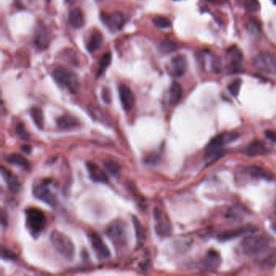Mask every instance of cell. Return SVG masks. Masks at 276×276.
Segmentation results:
<instances>
[{
  "label": "cell",
  "mask_w": 276,
  "mask_h": 276,
  "mask_svg": "<svg viewBox=\"0 0 276 276\" xmlns=\"http://www.w3.org/2000/svg\"><path fill=\"white\" fill-rule=\"evenodd\" d=\"M238 135L235 133L222 134L213 138L207 145L205 152V158L208 163H213L224 154L223 146L237 139Z\"/></svg>",
  "instance_id": "6da1fadb"
},
{
  "label": "cell",
  "mask_w": 276,
  "mask_h": 276,
  "mask_svg": "<svg viewBox=\"0 0 276 276\" xmlns=\"http://www.w3.org/2000/svg\"><path fill=\"white\" fill-rule=\"evenodd\" d=\"M270 241L262 235H250L245 237L241 244L245 255L253 257L266 250L269 247Z\"/></svg>",
  "instance_id": "7a4b0ae2"
},
{
  "label": "cell",
  "mask_w": 276,
  "mask_h": 276,
  "mask_svg": "<svg viewBox=\"0 0 276 276\" xmlns=\"http://www.w3.org/2000/svg\"><path fill=\"white\" fill-rule=\"evenodd\" d=\"M54 248L66 260L71 261L75 256V246L72 240L59 231L55 230L51 234Z\"/></svg>",
  "instance_id": "3957f363"
},
{
  "label": "cell",
  "mask_w": 276,
  "mask_h": 276,
  "mask_svg": "<svg viewBox=\"0 0 276 276\" xmlns=\"http://www.w3.org/2000/svg\"><path fill=\"white\" fill-rule=\"evenodd\" d=\"M54 78L60 85L67 88L71 93L76 94L80 88V82L76 74L66 67H58L54 70Z\"/></svg>",
  "instance_id": "277c9868"
},
{
  "label": "cell",
  "mask_w": 276,
  "mask_h": 276,
  "mask_svg": "<svg viewBox=\"0 0 276 276\" xmlns=\"http://www.w3.org/2000/svg\"><path fill=\"white\" fill-rule=\"evenodd\" d=\"M46 216L41 210L29 208L26 211V226L32 237H39L46 228Z\"/></svg>",
  "instance_id": "5b68a950"
},
{
  "label": "cell",
  "mask_w": 276,
  "mask_h": 276,
  "mask_svg": "<svg viewBox=\"0 0 276 276\" xmlns=\"http://www.w3.org/2000/svg\"><path fill=\"white\" fill-rule=\"evenodd\" d=\"M106 233L117 247H122L127 243V226L123 222L116 221L109 225Z\"/></svg>",
  "instance_id": "8992f818"
},
{
  "label": "cell",
  "mask_w": 276,
  "mask_h": 276,
  "mask_svg": "<svg viewBox=\"0 0 276 276\" xmlns=\"http://www.w3.org/2000/svg\"><path fill=\"white\" fill-rule=\"evenodd\" d=\"M51 181L45 180L39 182L33 187V194L36 198L40 200L43 201L44 203H47L51 207H55L57 204V199L55 194L51 192L49 188V183Z\"/></svg>",
  "instance_id": "52a82bcc"
},
{
  "label": "cell",
  "mask_w": 276,
  "mask_h": 276,
  "mask_svg": "<svg viewBox=\"0 0 276 276\" xmlns=\"http://www.w3.org/2000/svg\"><path fill=\"white\" fill-rule=\"evenodd\" d=\"M253 66L262 72H276V58L270 54H259L253 58Z\"/></svg>",
  "instance_id": "ba28073f"
},
{
  "label": "cell",
  "mask_w": 276,
  "mask_h": 276,
  "mask_svg": "<svg viewBox=\"0 0 276 276\" xmlns=\"http://www.w3.org/2000/svg\"><path fill=\"white\" fill-rule=\"evenodd\" d=\"M90 240L92 242V248H94L95 252L97 255L102 259H107L110 257V252L106 243L103 242L102 237L97 233H92Z\"/></svg>",
  "instance_id": "9c48e42d"
},
{
  "label": "cell",
  "mask_w": 276,
  "mask_h": 276,
  "mask_svg": "<svg viewBox=\"0 0 276 276\" xmlns=\"http://www.w3.org/2000/svg\"><path fill=\"white\" fill-rule=\"evenodd\" d=\"M120 100L125 110H131L135 104V96L128 86L126 84H120L118 87Z\"/></svg>",
  "instance_id": "30bf717a"
},
{
  "label": "cell",
  "mask_w": 276,
  "mask_h": 276,
  "mask_svg": "<svg viewBox=\"0 0 276 276\" xmlns=\"http://www.w3.org/2000/svg\"><path fill=\"white\" fill-rule=\"evenodd\" d=\"M102 21L110 29L118 31L124 26V17L121 13L102 15Z\"/></svg>",
  "instance_id": "8fae6325"
},
{
  "label": "cell",
  "mask_w": 276,
  "mask_h": 276,
  "mask_svg": "<svg viewBox=\"0 0 276 276\" xmlns=\"http://www.w3.org/2000/svg\"><path fill=\"white\" fill-rule=\"evenodd\" d=\"M87 168L90 177L93 182H98V183H106L108 182L107 174L96 164L88 162L87 163Z\"/></svg>",
  "instance_id": "7c38bea8"
},
{
  "label": "cell",
  "mask_w": 276,
  "mask_h": 276,
  "mask_svg": "<svg viewBox=\"0 0 276 276\" xmlns=\"http://www.w3.org/2000/svg\"><path fill=\"white\" fill-rule=\"evenodd\" d=\"M221 257L216 251H209L201 262L203 269L207 271L217 270L221 265Z\"/></svg>",
  "instance_id": "4fadbf2b"
},
{
  "label": "cell",
  "mask_w": 276,
  "mask_h": 276,
  "mask_svg": "<svg viewBox=\"0 0 276 276\" xmlns=\"http://www.w3.org/2000/svg\"><path fill=\"white\" fill-rule=\"evenodd\" d=\"M254 230H255V228L253 227L246 226V227L236 228L233 230L226 231L224 233L219 235L218 238L221 241H228V240L233 239V238L247 234L248 233H253Z\"/></svg>",
  "instance_id": "5bb4252c"
},
{
  "label": "cell",
  "mask_w": 276,
  "mask_h": 276,
  "mask_svg": "<svg viewBox=\"0 0 276 276\" xmlns=\"http://www.w3.org/2000/svg\"><path fill=\"white\" fill-rule=\"evenodd\" d=\"M187 62L184 56L177 55L172 60V72L173 76L181 77L187 72Z\"/></svg>",
  "instance_id": "9a60e30c"
},
{
  "label": "cell",
  "mask_w": 276,
  "mask_h": 276,
  "mask_svg": "<svg viewBox=\"0 0 276 276\" xmlns=\"http://www.w3.org/2000/svg\"><path fill=\"white\" fill-rule=\"evenodd\" d=\"M68 23L72 28L80 29L84 26V18L83 12L80 8H75L70 12L68 16Z\"/></svg>",
  "instance_id": "2e32d148"
},
{
  "label": "cell",
  "mask_w": 276,
  "mask_h": 276,
  "mask_svg": "<svg viewBox=\"0 0 276 276\" xmlns=\"http://www.w3.org/2000/svg\"><path fill=\"white\" fill-rule=\"evenodd\" d=\"M2 174L7 183L8 189L12 193H17L21 190V183L19 182L17 177L7 170L4 167H2Z\"/></svg>",
  "instance_id": "e0dca14e"
},
{
  "label": "cell",
  "mask_w": 276,
  "mask_h": 276,
  "mask_svg": "<svg viewBox=\"0 0 276 276\" xmlns=\"http://www.w3.org/2000/svg\"><path fill=\"white\" fill-rule=\"evenodd\" d=\"M244 152L247 156L255 157L264 154L265 152H267V148L265 147L264 143H262L260 141H254L246 147Z\"/></svg>",
  "instance_id": "ac0fdd59"
},
{
  "label": "cell",
  "mask_w": 276,
  "mask_h": 276,
  "mask_svg": "<svg viewBox=\"0 0 276 276\" xmlns=\"http://www.w3.org/2000/svg\"><path fill=\"white\" fill-rule=\"evenodd\" d=\"M5 161L8 164L11 165H14V166H20L22 168L28 169L30 167V164L26 158L21 154H14L9 155L5 157Z\"/></svg>",
  "instance_id": "d6986e66"
},
{
  "label": "cell",
  "mask_w": 276,
  "mask_h": 276,
  "mask_svg": "<svg viewBox=\"0 0 276 276\" xmlns=\"http://www.w3.org/2000/svg\"><path fill=\"white\" fill-rule=\"evenodd\" d=\"M182 86L177 82H173L169 89V102L172 105L179 103L182 100Z\"/></svg>",
  "instance_id": "ffe728a7"
},
{
  "label": "cell",
  "mask_w": 276,
  "mask_h": 276,
  "mask_svg": "<svg viewBox=\"0 0 276 276\" xmlns=\"http://www.w3.org/2000/svg\"><path fill=\"white\" fill-rule=\"evenodd\" d=\"M78 120L71 115H63L58 119V126L62 129H72L78 127Z\"/></svg>",
  "instance_id": "44dd1931"
},
{
  "label": "cell",
  "mask_w": 276,
  "mask_h": 276,
  "mask_svg": "<svg viewBox=\"0 0 276 276\" xmlns=\"http://www.w3.org/2000/svg\"><path fill=\"white\" fill-rule=\"evenodd\" d=\"M228 54L232 58V66L234 69L237 71L242 62V58H243L242 51L237 46H233L228 49Z\"/></svg>",
  "instance_id": "7402d4cb"
},
{
  "label": "cell",
  "mask_w": 276,
  "mask_h": 276,
  "mask_svg": "<svg viewBox=\"0 0 276 276\" xmlns=\"http://www.w3.org/2000/svg\"><path fill=\"white\" fill-rule=\"evenodd\" d=\"M103 43V36L100 32H95L90 38L89 42L87 44V51L90 53H93L102 46Z\"/></svg>",
  "instance_id": "603a6c76"
},
{
  "label": "cell",
  "mask_w": 276,
  "mask_h": 276,
  "mask_svg": "<svg viewBox=\"0 0 276 276\" xmlns=\"http://www.w3.org/2000/svg\"><path fill=\"white\" fill-rule=\"evenodd\" d=\"M111 60H112V55L110 52L105 54L101 58V61L99 62V67L97 69V78H99L100 76H102L104 72H106V70L108 68L109 66L111 63Z\"/></svg>",
  "instance_id": "cb8c5ba5"
},
{
  "label": "cell",
  "mask_w": 276,
  "mask_h": 276,
  "mask_svg": "<svg viewBox=\"0 0 276 276\" xmlns=\"http://www.w3.org/2000/svg\"><path fill=\"white\" fill-rule=\"evenodd\" d=\"M30 114L36 126L38 128H42L44 126V117L42 110L38 107H33L30 111Z\"/></svg>",
  "instance_id": "d4e9b609"
},
{
  "label": "cell",
  "mask_w": 276,
  "mask_h": 276,
  "mask_svg": "<svg viewBox=\"0 0 276 276\" xmlns=\"http://www.w3.org/2000/svg\"><path fill=\"white\" fill-rule=\"evenodd\" d=\"M152 23L157 28H163V29L170 28L172 25L169 19L162 16H155L154 18L152 19Z\"/></svg>",
  "instance_id": "484cf974"
},
{
  "label": "cell",
  "mask_w": 276,
  "mask_h": 276,
  "mask_svg": "<svg viewBox=\"0 0 276 276\" xmlns=\"http://www.w3.org/2000/svg\"><path fill=\"white\" fill-rule=\"evenodd\" d=\"M160 48H161V51H163L164 53H171V52L177 51L179 47L176 42H172L169 40H166V41L161 42V45H160Z\"/></svg>",
  "instance_id": "4316f807"
},
{
  "label": "cell",
  "mask_w": 276,
  "mask_h": 276,
  "mask_svg": "<svg viewBox=\"0 0 276 276\" xmlns=\"http://www.w3.org/2000/svg\"><path fill=\"white\" fill-rule=\"evenodd\" d=\"M36 44L41 49H46L48 46L49 39L46 31H39L36 38Z\"/></svg>",
  "instance_id": "83f0119b"
},
{
  "label": "cell",
  "mask_w": 276,
  "mask_h": 276,
  "mask_svg": "<svg viewBox=\"0 0 276 276\" xmlns=\"http://www.w3.org/2000/svg\"><path fill=\"white\" fill-rule=\"evenodd\" d=\"M248 173H250L253 177H261V178H267V179H271V177L270 175L265 172L263 169L261 168H258V167H249L248 168Z\"/></svg>",
  "instance_id": "f1b7e54d"
},
{
  "label": "cell",
  "mask_w": 276,
  "mask_h": 276,
  "mask_svg": "<svg viewBox=\"0 0 276 276\" xmlns=\"http://www.w3.org/2000/svg\"><path fill=\"white\" fill-rule=\"evenodd\" d=\"M105 167L110 173L113 175H117V173H119L120 170H121L119 165L115 161H112V160L105 162Z\"/></svg>",
  "instance_id": "f546056e"
},
{
  "label": "cell",
  "mask_w": 276,
  "mask_h": 276,
  "mask_svg": "<svg viewBox=\"0 0 276 276\" xmlns=\"http://www.w3.org/2000/svg\"><path fill=\"white\" fill-rule=\"evenodd\" d=\"M157 231L158 234L161 235V236H166V235L169 234L171 232L170 224L166 221L160 222L157 225Z\"/></svg>",
  "instance_id": "4dcf8cb0"
},
{
  "label": "cell",
  "mask_w": 276,
  "mask_h": 276,
  "mask_svg": "<svg viewBox=\"0 0 276 276\" xmlns=\"http://www.w3.org/2000/svg\"><path fill=\"white\" fill-rule=\"evenodd\" d=\"M16 134H17V136H18L21 139L27 141L29 139V135H28V132H27L26 128L24 127L23 123H21V122L17 123L16 127Z\"/></svg>",
  "instance_id": "1f68e13d"
},
{
  "label": "cell",
  "mask_w": 276,
  "mask_h": 276,
  "mask_svg": "<svg viewBox=\"0 0 276 276\" xmlns=\"http://www.w3.org/2000/svg\"><path fill=\"white\" fill-rule=\"evenodd\" d=\"M244 5L247 11L250 12H256L260 7L258 0H244Z\"/></svg>",
  "instance_id": "d6a6232c"
},
{
  "label": "cell",
  "mask_w": 276,
  "mask_h": 276,
  "mask_svg": "<svg viewBox=\"0 0 276 276\" xmlns=\"http://www.w3.org/2000/svg\"><path fill=\"white\" fill-rule=\"evenodd\" d=\"M242 83V80H236V81H233V83H231L230 85L228 86V91L231 94L233 95V97H237L239 94Z\"/></svg>",
  "instance_id": "836d02e7"
},
{
  "label": "cell",
  "mask_w": 276,
  "mask_h": 276,
  "mask_svg": "<svg viewBox=\"0 0 276 276\" xmlns=\"http://www.w3.org/2000/svg\"><path fill=\"white\" fill-rule=\"evenodd\" d=\"M133 223L135 230H136V237H138V239H143V228L141 225L140 222L138 221V219L133 217Z\"/></svg>",
  "instance_id": "e575fe53"
},
{
  "label": "cell",
  "mask_w": 276,
  "mask_h": 276,
  "mask_svg": "<svg viewBox=\"0 0 276 276\" xmlns=\"http://www.w3.org/2000/svg\"><path fill=\"white\" fill-rule=\"evenodd\" d=\"M1 255H2V258H6V259H14L15 257H16L14 253H12L7 248H3V247H2V251H1Z\"/></svg>",
  "instance_id": "d590c367"
},
{
  "label": "cell",
  "mask_w": 276,
  "mask_h": 276,
  "mask_svg": "<svg viewBox=\"0 0 276 276\" xmlns=\"http://www.w3.org/2000/svg\"><path fill=\"white\" fill-rule=\"evenodd\" d=\"M264 265L267 267H274L275 265H276V256H270L269 258L265 260Z\"/></svg>",
  "instance_id": "8d00e7d4"
},
{
  "label": "cell",
  "mask_w": 276,
  "mask_h": 276,
  "mask_svg": "<svg viewBox=\"0 0 276 276\" xmlns=\"http://www.w3.org/2000/svg\"><path fill=\"white\" fill-rule=\"evenodd\" d=\"M102 98H103L104 102H106V103H110L111 102L110 94L108 89L105 88L103 90V92H102Z\"/></svg>",
  "instance_id": "74e56055"
},
{
  "label": "cell",
  "mask_w": 276,
  "mask_h": 276,
  "mask_svg": "<svg viewBox=\"0 0 276 276\" xmlns=\"http://www.w3.org/2000/svg\"><path fill=\"white\" fill-rule=\"evenodd\" d=\"M266 136H267V138H269L270 139H272V141H276V132H273V131H267V134Z\"/></svg>",
  "instance_id": "f35d334b"
},
{
  "label": "cell",
  "mask_w": 276,
  "mask_h": 276,
  "mask_svg": "<svg viewBox=\"0 0 276 276\" xmlns=\"http://www.w3.org/2000/svg\"><path fill=\"white\" fill-rule=\"evenodd\" d=\"M22 150H23L24 152L28 153L30 152V147L28 146H23Z\"/></svg>",
  "instance_id": "ab89813d"
},
{
  "label": "cell",
  "mask_w": 276,
  "mask_h": 276,
  "mask_svg": "<svg viewBox=\"0 0 276 276\" xmlns=\"http://www.w3.org/2000/svg\"><path fill=\"white\" fill-rule=\"evenodd\" d=\"M209 2H218V1H222V0H207Z\"/></svg>",
  "instance_id": "60d3db41"
},
{
  "label": "cell",
  "mask_w": 276,
  "mask_h": 276,
  "mask_svg": "<svg viewBox=\"0 0 276 276\" xmlns=\"http://www.w3.org/2000/svg\"><path fill=\"white\" fill-rule=\"evenodd\" d=\"M273 228H274L275 232H276V222L273 223Z\"/></svg>",
  "instance_id": "b9f144b4"
},
{
  "label": "cell",
  "mask_w": 276,
  "mask_h": 276,
  "mask_svg": "<svg viewBox=\"0 0 276 276\" xmlns=\"http://www.w3.org/2000/svg\"><path fill=\"white\" fill-rule=\"evenodd\" d=\"M275 210H276V203H275Z\"/></svg>",
  "instance_id": "7bdbcfd3"
},
{
  "label": "cell",
  "mask_w": 276,
  "mask_h": 276,
  "mask_svg": "<svg viewBox=\"0 0 276 276\" xmlns=\"http://www.w3.org/2000/svg\"><path fill=\"white\" fill-rule=\"evenodd\" d=\"M47 1H48V2H51V0H47Z\"/></svg>",
  "instance_id": "ee69618b"
},
{
  "label": "cell",
  "mask_w": 276,
  "mask_h": 276,
  "mask_svg": "<svg viewBox=\"0 0 276 276\" xmlns=\"http://www.w3.org/2000/svg\"><path fill=\"white\" fill-rule=\"evenodd\" d=\"M274 2L276 3V0H274Z\"/></svg>",
  "instance_id": "f6af8a7d"
},
{
  "label": "cell",
  "mask_w": 276,
  "mask_h": 276,
  "mask_svg": "<svg viewBox=\"0 0 276 276\" xmlns=\"http://www.w3.org/2000/svg\"><path fill=\"white\" fill-rule=\"evenodd\" d=\"M174 1H178V0H174Z\"/></svg>",
  "instance_id": "bcb514c9"
}]
</instances>
